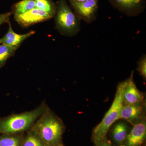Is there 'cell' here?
<instances>
[{
    "instance_id": "cell-1",
    "label": "cell",
    "mask_w": 146,
    "mask_h": 146,
    "mask_svg": "<svg viewBox=\"0 0 146 146\" xmlns=\"http://www.w3.org/2000/svg\"><path fill=\"white\" fill-rule=\"evenodd\" d=\"M65 129L62 120L48 108L31 129L46 146H60L63 145L62 138Z\"/></svg>"
},
{
    "instance_id": "cell-2",
    "label": "cell",
    "mask_w": 146,
    "mask_h": 146,
    "mask_svg": "<svg viewBox=\"0 0 146 146\" xmlns=\"http://www.w3.org/2000/svg\"><path fill=\"white\" fill-rule=\"evenodd\" d=\"M48 108L46 104L43 102L31 111L0 118V134H18L27 131Z\"/></svg>"
},
{
    "instance_id": "cell-3",
    "label": "cell",
    "mask_w": 146,
    "mask_h": 146,
    "mask_svg": "<svg viewBox=\"0 0 146 146\" xmlns=\"http://www.w3.org/2000/svg\"><path fill=\"white\" fill-rule=\"evenodd\" d=\"M124 86V82L118 84L115 98L111 107L102 121L94 129L92 138L94 145L98 143L106 138L110 128L116 121L119 119L123 106Z\"/></svg>"
},
{
    "instance_id": "cell-4",
    "label": "cell",
    "mask_w": 146,
    "mask_h": 146,
    "mask_svg": "<svg viewBox=\"0 0 146 146\" xmlns=\"http://www.w3.org/2000/svg\"><path fill=\"white\" fill-rule=\"evenodd\" d=\"M56 25L58 30L65 36H73L80 29L79 18L73 12L66 0H59L56 4Z\"/></svg>"
},
{
    "instance_id": "cell-5",
    "label": "cell",
    "mask_w": 146,
    "mask_h": 146,
    "mask_svg": "<svg viewBox=\"0 0 146 146\" xmlns=\"http://www.w3.org/2000/svg\"><path fill=\"white\" fill-rule=\"evenodd\" d=\"M98 0H88L82 2H70L79 19L87 23H91L96 20V13L98 8Z\"/></svg>"
},
{
    "instance_id": "cell-6",
    "label": "cell",
    "mask_w": 146,
    "mask_h": 146,
    "mask_svg": "<svg viewBox=\"0 0 146 146\" xmlns=\"http://www.w3.org/2000/svg\"><path fill=\"white\" fill-rule=\"evenodd\" d=\"M112 6L129 16L140 15L145 9V0H109Z\"/></svg>"
},
{
    "instance_id": "cell-7",
    "label": "cell",
    "mask_w": 146,
    "mask_h": 146,
    "mask_svg": "<svg viewBox=\"0 0 146 146\" xmlns=\"http://www.w3.org/2000/svg\"><path fill=\"white\" fill-rule=\"evenodd\" d=\"M123 105H135L145 103L144 94L138 90L133 81V72L130 77L124 81Z\"/></svg>"
},
{
    "instance_id": "cell-8",
    "label": "cell",
    "mask_w": 146,
    "mask_h": 146,
    "mask_svg": "<svg viewBox=\"0 0 146 146\" xmlns=\"http://www.w3.org/2000/svg\"><path fill=\"white\" fill-rule=\"evenodd\" d=\"M54 17L45 11L35 8L23 14L14 15V18L19 25L24 27L49 20Z\"/></svg>"
},
{
    "instance_id": "cell-9",
    "label": "cell",
    "mask_w": 146,
    "mask_h": 146,
    "mask_svg": "<svg viewBox=\"0 0 146 146\" xmlns=\"http://www.w3.org/2000/svg\"><path fill=\"white\" fill-rule=\"evenodd\" d=\"M145 104L123 105L120 119L135 124L145 120Z\"/></svg>"
},
{
    "instance_id": "cell-10",
    "label": "cell",
    "mask_w": 146,
    "mask_h": 146,
    "mask_svg": "<svg viewBox=\"0 0 146 146\" xmlns=\"http://www.w3.org/2000/svg\"><path fill=\"white\" fill-rule=\"evenodd\" d=\"M121 146H142L146 138L145 120L133 125Z\"/></svg>"
},
{
    "instance_id": "cell-11",
    "label": "cell",
    "mask_w": 146,
    "mask_h": 146,
    "mask_svg": "<svg viewBox=\"0 0 146 146\" xmlns=\"http://www.w3.org/2000/svg\"><path fill=\"white\" fill-rule=\"evenodd\" d=\"M35 33V31H32L25 34H17L13 31L9 24L8 31L2 38L0 39V43L16 48L17 49L23 42Z\"/></svg>"
},
{
    "instance_id": "cell-12",
    "label": "cell",
    "mask_w": 146,
    "mask_h": 146,
    "mask_svg": "<svg viewBox=\"0 0 146 146\" xmlns=\"http://www.w3.org/2000/svg\"><path fill=\"white\" fill-rule=\"evenodd\" d=\"M127 125L124 122H119L115 125L111 131L112 141L117 146H121L129 133Z\"/></svg>"
},
{
    "instance_id": "cell-13",
    "label": "cell",
    "mask_w": 146,
    "mask_h": 146,
    "mask_svg": "<svg viewBox=\"0 0 146 146\" xmlns=\"http://www.w3.org/2000/svg\"><path fill=\"white\" fill-rule=\"evenodd\" d=\"M23 133L0 134V146H22Z\"/></svg>"
},
{
    "instance_id": "cell-14",
    "label": "cell",
    "mask_w": 146,
    "mask_h": 146,
    "mask_svg": "<svg viewBox=\"0 0 146 146\" xmlns=\"http://www.w3.org/2000/svg\"><path fill=\"white\" fill-rule=\"evenodd\" d=\"M35 8L34 0H22L13 5L12 12L14 15L23 14Z\"/></svg>"
},
{
    "instance_id": "cell-15",
    "label": "cell",
    "mask_w": 146,
    "mask_h": 146,
    "mask_svg": "<svg viewBox=\"0 0 146 146\" xmlns=\"http://www.w3.org/2000/svg\"><path fill=\"white\" fill-rule=\"evenodd\" d=\"M22 146H46L38 136L31 129L24 136Z\"/></svg>"
},
{
    "instance_id": "cell-16",
    "label": "cell",
    "mask_w": 146,
    "mask_h": 146,
    "mask_svg": "<svg viewBox=\"0 0 146 146\" xmlns=\"http://www.w3.org/2000/svg\"><path fill=\"white\" fill-rule=\"evenodd\" d=\"M36 8L45 11L54 16L56 11V5L52 0H34Z\"/></svg>"
},
{
    "instance_id": "cell-17",
    "label": "cell",
    "mask_w": 146,
    "mask_h": 146,
    "mask_svg": "<svg viewBox=\"0 0 146 146\" xmlns=\"http://www.w3.org/2000/svg\"><path fill=\"white\" fill-rule=\"evenodd\" d=\"M17 49L0 44V68L5 65L7 60L13 55Z\"/></svg>"
},
{
    "instance_id": "cell-18",
    "label": "cell",
    "mask_w": 146,
    "mask_h": 146,
    "mask_svg": "<svg viewBox=\"0 0 146 146\" xmlns=\"http://www.w3.org/2000/svg\"><path fill=\"white\" fill-rule=\"evenodd\" d=\"M137 70L143 79L146 80V55H143L140 60L138 61Z\"/></svg>"
},
{
    "instance_id": "cell-19",
    "label": "cell",
    "mask_w": 146,
    "mask_h": 146,
    "mask_svg": "<svg viewBox=\"0 0 146 146\" xmlns=\"http://www.w3.org/2000/svg\"><path fill=\"white\" fill-rule=\"evenodd\" d=\"M11 13L12 12H8L0 14V26L3 24L9 22V18Z\"/></svg>"
},
{
    "instance_id": "cell-20",
    "label": "cell",
    "mask_w": 146,
    "mask_h": 146,
    "mask_svg": "<svg viewBox=\"0 0 146 146\" xmlns=\"http://www.w3.org/2000/svg\"><path fill=\"white\" fill-rule=\"evenodd\" d=\"M95 146H117L115 144H112L106 138L103 141H101L95 145Z\"/></svg>"
},
{
    "instance_id": "cell-21",
    "label": "cell",
    "mask_w": 146,
    "mask_h": 146,
    "mask_svg": "<svg viewBox=\"0 0 146 146\" xmlns=\"http://www.w3.org/2000/svg\"><path fill=\"white\" fill-rule=\"evenodd\" d=\"M88 1V0H69L70 2L73 1L78 3L82 2L85 1Z\"/></svg>"
},
{
    "instance_id": "cell-22",
    "label": "cell",
    "mask_w": 146,
    "mask_h": 146,
    "mask_svg": "<svg viewBox=\"0 0 146 146\" xmlns=\"http://www.w3.org/2000/svg\"><path fill=\"white\" fill-rule=\"evenodd\" d=\"M63 146V145H61V146Z\"/></svg>"
}]
</instances>
